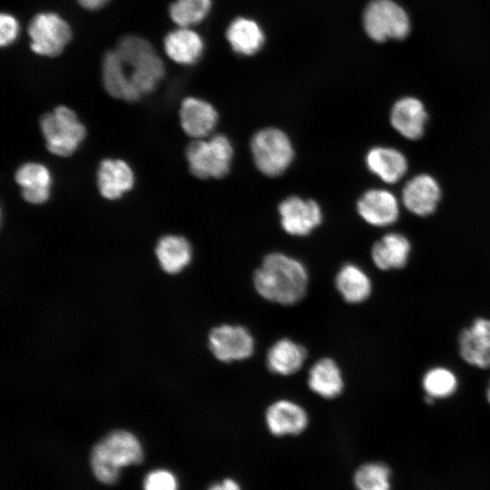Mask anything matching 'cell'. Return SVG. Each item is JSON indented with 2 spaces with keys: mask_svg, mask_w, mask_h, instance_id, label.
Listing matches in <instances>:
<instances>
[{
  "mask_svg": "<svg viewBox=\"0 0 490 490\" xmlns=\"http://www.w3.org/2000/svg\"><path fill=\"white\" fill-rule=\"evenodd\" d=\"M165 73L152 45L140 36L122 37L102 63V80L114 98L136 102L154 91Z\"/></svg>",
  "mask_w": 490,
  "mask_h": 490,
  "instance_id": "1",
  "label": "cell"
},
{
  "mask_svg": "<svg viewBox=\"0 0 490 490\" xmlns=\"http://www.w3.org/2000/svg\"><path fill=\"white\" fill-rule=\"evenodd\" d=\"M253 285L258 294L268 301L294 305L307 292L309 273L300 260L282 252H271L255 270Z\"/></svg>",
  "mask_w": 490,
  "mask_h": 490,
  "instance_id": "2",
  "label": "cell"
},
{
  "mask_svg": "<svg viewBox=\"0 0 490 490\" xmlns=\"http://www.w3.org/2000/svg\"><path fill=\"white\" fill-rule=\"evenodd\" d=\"M142 458V447L138 438L129 431L115 430L94 446L91 466L100 482L113 484L118 479L121 467L139 464Z\"/></svg>",
  "mask_w": 490,
  "mask_h": 490,
  "instance_id": "3",
  "label": "cell"
},
{
  "mask_svg": "<svg viewBox=\"0 0 490 490\" xmlns=\"http://www.w3.org/2000/svg\"><path fill=\"white\" fill-rule=\"evenodd\" d=\"M189 170L200 179H220L227 175L231 168L234 149L230 140L224 134L211 138L196 139L186 148Z\"/></svg>",
  "mask_w": 490,
  "mask_h": 490,
  "instance_id": "4",
  "label": "cell"
},
{
  "mask_svg": "<svg viewBox=\"0 0 490 490\" xmlns=\"http://www.w3.org/2000/svg\"><path fill=\"white\" fill-rule=\"evenodd\" d=\"M256 168L262 174L277 177L284 173L294 160L295 151L288 134L276 127L254 133L250 143Z\"/></svg>",
  "mask_w": 490,
  "mask_h": 490,
  "instance_id": "5",
  "label": "cell"
},
{
  "mask_svg": "<svg viewBox=\"0 0 490 490\" xmlns=\"http://www.w3.org/2000/svg\"><path fill=\"white\" fill-rule=\"evenodd\" d=\"M40 127L47 150L61 157L75 152L86 136L85 126L66 106H58L43 115Z\"/></svg>",
  "mask_w": 490,
  "mask_h": 490,
  "instance_id": "6",
  "label": "cell"
},
{
  "mask_svg": "<svg viewBox=\"0 0 490 490\" xmlns=\"http://www.w3.org/2000/svg\"><path fill=\"white\" fill-rule=\"evenodd\" d=\"M363 24L368 35L376 42L401 40L410 31L407 14L392 0H372L364 11Z\"/></svg>",
  "mask_w": 490,
  "mask_h": 490,
  "instance_id": "7",
  "label": "cell"
},
{
  "mask_svg": "<svg viewBox=\"0 0 490 490\" xmlns=\"http://www.w3.org/2000/svg\"><path fill=\"white\" fill-rule=\"evenodd\" d=\"M27 32L32 51L47 57L59 55L72 39L69 24L52 12L35 15L28 24Z\"/></svg>",
  "mask_w": 490,
  "mask_h": 490,
  "instance_id": "8",
  "label": "cell"
},
{
  "mask_svg": "<svg viewBox=\"0 0 490 490\" xmlns=\"http://www.w3.org/2000/svg\"><path fill=\"white\" fill-rule=\"evenodd\" d=\"M208 345L220 361L229 363L245 360L254 352V338L243 326L222 324L210 331Z\"/></svg>",
  "mask_w": 490,
  "mask_h": 490,
  "instance_id": "9",
  "label": "cell"
},
{
  "mask_svg": "<svg viewBox=\"0 0 490 490\" xmlns=\"http://www.w3.org/2000/svg\"><path fill=\"white\" fill-rule=\"evenodd\" d=\"M278 211L282 229L292 236H307L323 220V212L317 201L297 195L285 198Z\"/></svg>",
  "mask_w": 490,
  "mask_h": 490,
  "instance_id": "10",
  "label": "cell"
},
{
  "mask_svg": "<svg viewBox=\"0 0 490 490\" xmlns=\"http://www.w3.org/2000/svg\"><path fill=\"white\" fill-rule=\"evenodd\" d=\"M458 354L468 365L490 368V318L478 317L457 336Z\"/></svg>",
  "mask_w": 490,
  "mask_h": 490,
  "instance_id": "11",
  "label": "cell"
},
{
  "mask_svg": "<svg viewBox=\"0 0 490 490\" xmlns=\"http://www.w3.org/2000/svg\"><path fill=\"white\" fill-rule=\"evenodd\" d=\"M441 188L437 181L431 175L420 173L404 185L401 201L405 208L416 216L432 214L440 201Z\"/></svg>",
  "mask_w": 490,
  "mask_h": 490,
  "instance_id": "12",
  "label": "cell"
},
{
  "mask_svg": "<svg viewBox=\"0 0 490 490\" xmlns=\"http://www.w3.org/2000/svg\"><path fill=\"white\" fill-rule=\"evenodd\" d=\"M357 211L367 223L386 227L396 222L399 216V202L391 191L369 189L357 201Z\"/></svg>",
  "mask_w": 490,
  "mask_h": 490,
  "instance_id": "13",
  "label": "cell"
},
{
  "mask_svg": "<svg viewBox=\"0 0 490 490\" xmlns=\"http://www.w3.org/2000/svg\"><path fill=\"white\" fill-rule=\"evenodd\" d=\"M269 431L276 436H297L308 426L309 416L296 402L280 399L270 405L265 412Z\"/></svg>",
  "mask_w": 490,
  "mask_h": 490,
  "instance_id": "14",
  "label": "cell"
},
{
  "mask_svg": "<svg viewBox=\"0 0 490 490\" xmlns=\"http://www.w3.org/2000/svg\"><path fill=\"white\" fill-rule=\"evenodd\" d=\"M391 126L404 138L417 140L425 132L427 113L423 103L414 97L397 100L390 112Z\"/></svg>",
  "mask_w": 490,
  "mask_h": 490,
  "instance_id": "15",
  "label": "cell"
},
{
  "mask_svg": "<svg viewBox=\"0 0 490 490\" xmlns=\"http://www.w3.org/2000/svg\"><path fill=\"white\" fill-rule=\"evenodd\" d=\"M180 120L183 131L189 136L202 139L215 129L219 114L209 102L187 97L181 104Z\"/></svg>",
  "mask_w": 490,
  "mask_h": 490,
  "instance_id": "16",
  "label": "cell"
},
{
  "mask_svg": "<svg viewBox=\"0 0 490 490\" xmlns=\"http://www.w3.org/2000/svg\"><path fill=\"white\" fill-rule=\"evenodd\" d=\"M131 166L120 159H104L97 171V186L101 195L108 200H117L131 191L134 184Z\"/></svg>",
  "mask_w": 490,
  "mask_h": 490,
  "instance_id": "17",
  "label": "cell"
},
{
  "mask_svg": "<svg viewBox=\"0 0 490 490\" xmlns=\"http://www.w3.org/2000/svg\"><path fill=\"white\" fill-rule=\"evenodd\" d=\"M15 178L27 202L42 204L49 199L53 179L45 165L34 162L24 163L16 170Z\"/></svg>",
  "mask_w": 490,
  "mask_h": 490,
  "instance_id": "18",
  "label": "cell"
},
{
  "mask_svg": "<svg viewBox=\"0 0 490 490\" xmlns=\"http://www.w3.org/2000/svg\"><path fill=\"white\" fill-rule=\"evenodd\" d=\"M368 170L388 184L399 181L407 172L406 156L397 149L386 146L371 148L366 154Z\"/></svg>",
  "mask_w": 490,
  "mask_h": 490,
  "instance_id": "19",
  "label": "cell"
},
{
  "mask_svg": "<svg viewBox=\"0 0 490 490\" xmlns=\"http://www.w3.org/2000/svg\"><path fill=\"white\" fill-rule=\"evenodd\" d=\"M411 244L400 233H387L377 240L371 248V259L381 270L403 269L409 259Z\"/></svg>",
  "mask_w": 490,
  "mask_h": 490,
  "instance_id": "20",
  "label": "cell"
},
{
  "mask_svg": "<svg viewBox=\"0 0 490 490\" xmlns=\"http://www.w3.org/2000/svg\"><path fill=\"white\" fill-rule=\"evenodd\" d=\"M155 255L161 269L168 274H177L191 261V245L182 236L169 234L159 239Z\"/></svg>",
  "mask_w": 490,
  "mask_h": 490,
  "instance_id": "21",
  "label": "cell"
},
{
  "mask_svg": "<svg viewBox=\"0 0 490 490\" xmlns=\"http://www.w3.org/2000/svg\"><path fill=\"white\" fill-rule=\"evenodd\" d=\"M310 390L326 399L338 397L344 388V379L338 365L329 358H322L310 368L308 376Z\"/></svg>",
  "mask_w": 490,
  "mask_h": 490,
  "instance_id": "22",
  "label": "cell"
},
{
  "mask_svg": "<svg viewBox=\"0 0 490 490\" xmlns=\"http://www.w3.org/2000/svg\"><path fill=\"white\" fill-rule=\"evenodd\" d=\"M307 350L289 338L277 340L268 350V368L278 375L289 376L298 372L307 358Z\"/></svg>",
  "mask_w": 490,
  "mask_h": 490,
  "instance_id": "23",
  "label": "cell"
},
{
  "mask_svg": "<svg viewBox=\"0 0 490 490\" xmlns=\"http://www.w3.org/2000/svg\"><path fill=\"white\" fill-rule=\"evenodd\" d=\"M163 46L166 54L180 64L196 63L203 52L201 37L187 27H180L167 34Z\"/></svg>",
  "mask_w": 490,
  "mask_h": 490,
  "instance_id": "24",
  "label": "cell"
},
{
  "mask_svg": "<svg viewBox=\"0 0 490 490\" xmlns=\"http://www.w3.org/2000/svg\"><path fill=\"white\" fill-rule=\"evenodd\" d=\"M335 286L343 299L349 304L364 302L372 292L370 278L354 263H346L339 269L335 277Z\"/></svg>",
  "mask_w": 490,
  "mask_h": 490,
  "instance_id": "25",
  "label": "cell"
},
{
  "mask_svg": "<svg viewBox=\"0 0 490 490\" xmlns=\"http://www.w3.org/2000/svg\"><path fill=\"white\" fill-rule=\"evenodd\" d=\"M226 36L232 49L244 55L258 52L264 42V34L260 25L255 21L243 17L231 22Z\"/></svg>",
  "mask_w": 490,
  "mask_h": 490,
  "instance_id": "26",
  "label": "cell"
},
{
  "mask_svg": "<svg viewBox=\"0 0 490 490\" xmlns=\"http://www.w3.org/2000/svg\"><path fill=\"white\" fill-rule=\"evenodd\" d=\"M422 388L433 399H445L453 396L458 388V378L450 368L437 366L423 375Z\"/></svg>",
  "mask_w": 490,
  "mask_h": 490,
  "instance_id": "27",
  "label": "cell"
},
{
  "mask_svg": "<svg viewBox=\"0 0 490 490\" xmlns=\"http://www.w3.org/2000/svg\"><path fill=\"white\" fill-rule=\"evenodd\" d=\"M391 471L381 462H368L361 465L354 474L353 481L357 490H391Z\"/></svg>",
  "mask_w": 490,
  "mask_h": 490,
  "instance_id": "28",
  "label": "cell"
},
{
  "mask_svg": "<svg viewBox=\"0 0 490 490\" xmlns=\"http://www.w3.org/2000/svg\"><path fill=\"white\" fill-rule=\"evenodd\" d=\"M211 0H175L169 7L172 20L181 27L201 22L209 14Z\"/></svg>",
  "mask_w": 490,
  "mask_h": 490,
  "instance_id": "29",
  "label": "cell"
},
{
  "mask_svg": "<svg viewBox=\"0 0 490 490\" xmlns=\"http://www.w3.org/2000/svg\"><path fill=\"white\" fill-rule=\"evenodd\" d=\"M144 490H177L175 476L166 470L152 471L144 479Z\"/></svg>",
  "mask_w": 490,
  "mask_h": 490,
  "instance_id": "30",
  "label": "cell"
},
{
  "mask_svg": "<svg viewBox=\"0 0 490 490\" xmlns=\"http://www.w3.org/2000/svg\"><path fill=\"white\" fill-rule=\"evenodd\" d=\"M0 44L8 46L13 44L19 34V24L15 16L10 14H1L0 16Z\"/></svg>",
  "mask_w": 490,
  "mask_h": 490,
  "instance_id": "31",
  "label": "cell"
},
{
  "mask_svg": "<svg viewBox=\"0 0 490 490\" xmlns=\"http://www.w3.org/2000/svg\"><path fill=\"white\" fill-rule=\"evenodd\" d=\"M207 490H241L237 481L225 478L220 483L213 484Z\"/></svg>",
  "mask_w": 490,
  "mask_h": 490,
  "instance_id": "32",
  "label": "cell"
},
{
  "mask_svg": "<svg viewBox=\"0 0 490 490\" xmlns=\"http://www.w3.org/2000/svg\"><path fill=\"white\" fill-rule=\"evenodd\" d=\"M77 2L87 10H97L103 7L109 0H77Z\"/></svg>",
  "mask_w": 490,
  "mask_h": 490,
  "instance_id": "33",
  "label": "cell"
},
{
  "mask_svg": "<svg viewBox=\"0 0 490 490\" xmlns=\"http://www.w3.org/2000/svg\"><path fill=\"white\" fill-rule=\"evenodd\" d=\"M485 398L488 404L490 405V378L488 380L487 387L485 389Z\"/></svg>",
  "mask_w": 490,
  "mask_h": 490,
  "instance_id": "34",
  "label": "cell"
}]
</instances>
